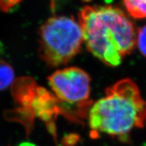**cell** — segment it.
I'll return each mask as SVG.
<instances>
[{"mask_svg":"<svg viewBox=\"0 0 146 146\" xmlns=\"http://www.w3.org/2000/svg\"><path fill=\"white\" fill-rule=\"evenodd\" d=\"M78 23L89 52L105 65L116 67L136 46L134 25L120 8L113 5H86Z\"/></svg>","mask_w":146,"mask_h":146,"instance_id":"cell-1","label":"cell"},{"mask_svg":"<svg viewBox=\"0 0 146 146\" xmlns=\"http://www.w3.org/2000/svg\"><path fill=\"white\" fill-rule=\"evenodd\" d=\"M91 132L127 141L135 128L146 123V101L131 78H124L106 89L105 96L92 104L88 115Z\"/></svg>","mask_w":146,"mask_h":146,"instance_id":"cell-2","label":"cell"},{"mask_svg":"<svg viewBox=\"0 0 146 146\" xmlns=\"http://www.w3.org/2000/svg\"><path fill=\"white\" fill-rule=\"evenodd\" d=\"M84 39L78 22L71 17L54 16L41 25L39 55L51 67L67 64L81 49Z\"/></svg>","mask_w":146,"mask_h":146,"instance_id":"cell-3","label":"cell"},{"mask_svg":"<svg viewBox=\"0 0 146 146\" xmlns=\"http://www.w3.org/2000/svg\"><path fill=\"white\" fill-rule=\"evenodd\" d=\"M90 82L88 73L75 66L56 70L48 77V84L64 113L69 106L84 112V106L90 104Z\"/></svg>","mask_w":146,"mask_h":146,"instance_id":"cell-4","label":"cell"},{"mask_svg":"<svg viewBox=\"0 0 146 146\" xmlns=\"http://www.w3.org/2000/svg\"><path fill=\"white\" fill-rule=\"evenodd\" d=\"M29 102L36 115L47 122L53 121L56 115L61 113L57 98L42 87H36Z\"/></svg>","mask_w":146,"mask_h":146,"instance_id":"cell-5","label":"cell"},{"mask_svg":"<svg viewBox=\"0 0 146 146\" xmlns=\"http://www.w3.org/2000/svg\"><path fill=\"white\" fill-rule=\"evenodd\" d=\"M123 4L133 18L146 19V0H123Z\"/></svg>","mask_w":146,"mask_h":146,"instance_id":"cell-6","label":"cell"},{"mask_svg":"<svg viewBox=\"0 0 146 146\" xmlns=\"http://www.w3.org/2000/svg\"><path fill=\"white\" fill-rule=\"evenodd\" d=\"M14 70L8 63L0 60V91L9 87L14 81Z\"/></svg>","mask_w":146,"mask_h":146,"instance_id":"cell-7","label":"cell"},{"mask_svg":"<svg viewBox=\"0 0 146 146\" xmlns=\"http://www.w3.org/2000/svg\"><path fill=\"white\" fill-rule=\"evenodd\" d=\"M136 46L144 57H146V25L139 29L137 34Z\"/></svg>","mask_w":146,"mask_h":146,"instance_id":"cell-8","label":"cell"},{"mask_svg":"<svg viewBox=\"0 0 146 146\" xmlns=\"http://www.w3.org/2000/svg\"><path fill=\"white\" fill-rule=\"evenodd\" d=\"M22 1L23 0H0V11L8 13L15 9Z\"/></svg>","mask_w":146,"mask_h":146,"instance_id":"cell-9","label":"cell"},{"mask_svg":"<svg viewBox=\"0 0 146 146\" xmlns=\"http://www.w3.org/2000/svg\"><path fill=\"white\" fill-rule=\"evenodd\" d=\"M18 146H36L35 144H33V143H31V142H23L21 144H19Z\"/></svg>","mask_w":146,"mask_h":146,"instance_id":"cell-10","label":"cell"},{"mask_svg":"<svg viewBox=\"0 0 146 146\" xmlns=\"http://www.w3.org/2000/svg\"><path fill=\"white\" fill-rule=\"evenodd\" d=\"M3 52V45L2 42H0V54Z\"/></svg>","mask_w":146,"mask_h":146,"instance_id":"cell-11","label":"cell"}]
</instances>
